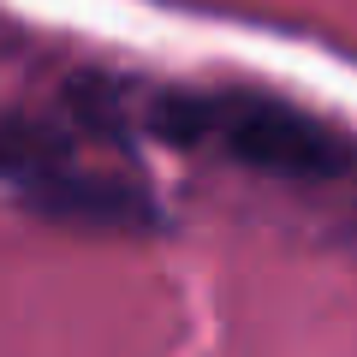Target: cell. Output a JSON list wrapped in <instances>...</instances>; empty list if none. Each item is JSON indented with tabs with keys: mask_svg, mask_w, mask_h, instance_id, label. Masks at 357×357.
I'll return each mask as SVG.
<instances>
[{
	"mask_svg": "<svg viewBox=\"0 0 357 357\" xmlns=\"http://www.w3.org/2000/svg\"><path fill=\"white\" fill-rule=\"evenodd\" d=\"M60 137L30 119H0V178H42L48 167H60Z\"/></svg>",
	"mask_w": 357,
	"mask_h": 357,
	"instance_id": "3",
	"label": "cell"
},
{
	"mask_svg": "<svg viewBox=\"0 0 357 357\" xmlns=\"http://www.w3.org/2000/svg\"><path fill=\"white\" fill-rule=\"evenodd\" d=\"M155 131L178 143H208L232 161L274 178H340L351 167V143L333 126L310 119L304 107L250 96V89H220V96H161L155 102Z\"/></svg>",
	"mask_w": 357,
	"mask_h": 357,
	"instance_id": "1",
	"label": "cell"
},
{
	"mask_svg": "<svg viewBox=\"0 0 357 357\" xmlns=\"http://www.w3.org/2000/svg\"><path fill=\"white\" fill-rule=\"evenodd\" d=\"M36 197V208L72 220V227H155V208L137 185H119V178H96V173H72V167H48L42 178L24 185Z\"/></svg>",
	"mask_w": 357,
	"mask_h": 357,
	"instance_id": "2",
	"label": "cell"
}]
</instances>
